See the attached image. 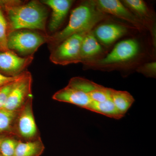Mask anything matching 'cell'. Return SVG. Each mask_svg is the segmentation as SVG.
I'll return each instance as SVG.
<instances>
[{
  "label": "cell",
  "instance_id": "obj_1",
  "mask_svg": "<svg viewBox=\"0 0 156 156\" xmlns=\"http://www.w3.org/2000/svg\"><path fill=\"white\" fill-rule=\"evenodd\" d=\"M8 17V34L20 29L40 30L46 33L48 10L41 2L32 1L1 2Z\"/></svg>",
  "mask_w": 156,
  "mask_h": 156
},
{
  "label": "cell",
  "instance_id": "obj_2",
  "mask_svg": "<svg viewBox=\"0 0 156 156\" xmlns=\"http://www.w3.org/2000/svg\"><path fill=\"white\" fill-rule=\"evenodd\" d=\"M106 16L98 8L96 1H85L72 11L66 27L53 35H49L47 43L53 49L73 35L92 30Z\"/></svg>",
  "mask_w": 156,
  "mask_h": 156
},
{
  "label": "cell",
  "instance_id": "obj_3",
  "mask_svg": "<svg viewBox=\"0 0 156 156\" xmlns=\"http://www.w3.org/2000/svg\"><path fill=\"white\" fill-rule=\"evenodd\" d=\"M71 80L88 94L92 101L90 111L111 118L115 107L111 95V88H106L87 79L75 77Z\"/></svg>",
  "mask_w": 156,
  "mask_h": 156
},
{
  "label": "cell",
  "instance_id": "obj_4",
  "mask_svg": "<svg viewBox=\"0 0 156 156\" xmlns=\"http://www.w3.org/2000/svg\"><path fill=\"white\" fill-rule=\"evenodd\" d=\"M46 34L28 29L18 30L8 34L9 50L22 57L34 56L42 45L48 43Z\"/></svg>",
  "mask_w": 156,
  "mask_h": 156
},
{
  "label": "cell",
  "instance_id": "obj_5",
  "mask_svg": "<svg viewBox=\"0 0 156 156\" xmlns=\"http://www.w3.org/2000/svg\"><path fill=\"white\" fill-rule=\"evenodd\" d=\"M89 32L75 34L62 42L53 48L50 56V61L54 64L62 66L81 62L82 41Z\"/></svg>",
  "mask_w": 156,
  "mask_h": 156
},
{
  "label": "cell",
  "instance_id": "obj_6",
  "mask_svg": "<svg viewBox=\"0 0 156 156\" xmlns=\"http://www.w3.org/2000/svg\"><path fill=\"white\" fill-rule=\"evenodd\" d=\"M138 43L134 39L119 42L105 57L88 63L95 67H105L122 64L132 60L139 53Z\"/></svg>",
  "mask_w": 156,
  "mask_h": 156
},
{
  "label": "cell",
  "instance_id": "obj_7",
  "mask_svg": "<svg viewBox=\"0 0 156 156\" xmlns=\"http://www.w3.org/2000/svg\"><path fill=\"white\" fill-rule=\"evenodd\" d=\"M33 96L18 111L13 135L20 140L29 141L40 137L33 111Z\"/></svg>",
  "mask_w": 156,
  "mask_h": 156
},
{
  "label": "cell",
  "instance_id": "obj_8",
  "mask_svg": "<svg viewBox=\"0 0 156 156\" xmlns=\"http://www.w3.org/2000/svg\"><path fill=\"white\" fill-rule=\"evenodd\" d=\"M32 83L31 74L26 71L17 80L2 109L11 111H19L29 98L33 96Z\"/></svg>",
  "mask_w": 156,
  "mask_h": 156
},
{
  "label": "cell",
  "instance_id": "obj_9",
  "mask_svg": "<svg viewBox=\"0 0 156 156\" xmlns=\"http://www.w3.org/2000/svg\"><path fill=\"white\" fill-rule=\"evenodd\" d=\"M34 56L22 57L11 50L0 51V73L7 76H17L23 73L33 60Z\"/></svg>",
  "mask_w": 156,
  "mask_h": 156
},
{
  "label": "cell",
  "instance_id": "obj_10",
  "mask_svg": "<svg viewBox=\"0 0 156 156\" xmlns=\"http://www.w3.org/2000/svg\"><path fill=\"white\" fill-rule=\"evenodd\" d=\"M96 4L105 14H112L131 23L139 30L145 28L139 19L129 9L118 0H98Z\"/></svg>",
  "mask_w": 156,
  "mask_h": 156
},
{
  "label": "cell",
  "instance_id": "obj_11",
  "mask_svg": "<svg viewBox=\"0 0 156 156\" xmlns=\"http://www.w3.org/2000/svg\"><path fill=\"white\" fill-rule=\"evenodd\" d=\"M73 1L71 0H44L41 2L52 10L48 28L51 32L59 28L67 16Z\"/></svg>",
  "mask_w": 156,
  "mask_h": 156
},
{
  "label": "cell",
  "instance_id": "obj_12",
  "mask_svg": "<svg viewBox=\"0 0 156 156\" xmlns=\"http://www.w3.org/2000/svg\"><path fill=\"white\" fill-rule=\"evenodd\" d=\"M92 31L98 42L109 46L126 34L128 29L121 24L104 23L98 25Z\"/></svg>",
  "mask_w": 156,
  "mask_h": 156
},
{
  "label": "cell",
  "instance_id": "obj_13",
  "mask_svg": "<svg viewBox=\"0 0 156 156\" xmlns=\"http://www.w3.org/2000/svg\"><path fill=\"white\" fill-rule=\"evenodd\" d=\"M103 52V49L92 30L87 33L82 42L80 49L81 62L85 64L95 61Z\"/></svg>",
  "mask_w": 156,
  "mask_h": 156
},
{
  "label": "cell",
  "instance_id": "obj_14",
  "mask_svg": "<svg viewBox=\"0 0 156 156\" xmlns=\"http://www.w3.org/2000/svg\"><path fill=\"white\" fill-rule=\"evenodd\" d=\"M123 2L125 6L133 12L145 28L150 30L152 33L154 32L153 30V16L145 2L142 0H125Z\"/></svg>",
  "mask_w": 156,
  "mask_h": 156
},
{
  "label": "cell",
  "instance_id": "obj_15",
  "mask_svg": "<svg viewBox=\"0 0 156 156\" xmlns=\"http://www.w3.org/2000/svg\"><path fill=\"white\" fill-rule=\"evenodd\" d=\"M44 149L40 137L29 141L20 140L13 156H40Z\"/></svg>",
  "mask_w": 156,
  "mask_h": 156
},
{
  "label": "cell",
  "instance_id": "obj_16",
  "mask_svg": "<svg viewBox=\"0 0 156 156\" xmlns=\"http://www.w3.org/2000/svg\"><path fill=\"white\" fill-rule=\"evenodd\" d=\"M111 95L115 107L123 117L134 101V98L128 92L111 89Z\"/></svg>",
  "mask_w": 156,
  "mask_h": 156
},
{
  "label": "cell",
  "instance_id": "obj_17",
  "mask_svg": "<svg viewBox=\"0 0 156 156\" xmlns=\"http://www.w3.org/2000/svg\"><path fill=\"white\" fill-rule=\"evenodd\" d=\"M18 112L0 109V133L6 132L13 135L14 123Z\"/></svg>",
  "mask_w": 156,
  "mask_h": 156
},
{
  "label": "cell",
  "instance_id": "obj_18",
  "mask_svg": "<svg viewBox=\"0 0 156 156\" xmlns=\"http://www.w3.org/2000/svg\"><path fill=\"white\" fill-rule=\"evenodd\" d=\"M20 140L12 134L6 136L2 141L0 146L2 156H13Z\"/></svg>",
  "mask_w": 156,
  "mask_h": 156
},
{
  "label": "cell",
  "instance_id": "obj_19",
  "mask_svg": "<svg viewBox=\"0 0 156 156\" xmlns=\"http://www.w3.org/2000/svg\"><path fill=\"white\" fill-rule=\"evenodd\" d=\"M8 25L0 6V51H9L8 46Z\"/></svg>",
  "mask_w": 156,
  "mask_h": 156
},
{
  "label": "cell",
  "instance_id": "obj_20",
  "mask_svg": "<svg viewBox=\"0 0 156 156\" xmlns=\"http://www.w3.org/2000/svg\"><path fill=\"white\" fill-rule=\"evenodd\" d=\"M17 80L0 88V109H2L5 105L10 92L15 86Z\"/></svg>",
  "mask_w": 156,
  "mask_h": 156
},
{
  "label": "cell",
  "instance_id": "obj_21",
  "mask_svg": "<svg viewBox=\"0 0 156 156\" xmlns=\"http://www.w3.org/2000/svg\"><path fill=\"white\" fill-rule=\"evenodd\" d=\"M137 72L150 77H155L156 73V62H148L138 68Z\"/></svg>",
  "mask_w": 156,
  "mask_h": 156
},
{
  "label": "cell",
  "instance_id": "obj_22",
  "mask_svg": "<svg viewBox=\"0 0 156 156\" xmlns=\"http://www.w3.org/2000/svg\"><path fill=\"white\" fill-rule=\"evenodd\" d=\"M23 73H22L20 75L17 76L10 77L4 75L3 74L0 73V88L5 86V85L10 83L17 80L20 77V76L22 75Z\"/></svg>",
  "mask_w": 156,
  "mask_h": 156
},
{
  "label": "cell",
  "instance_id": "obj_23",
  "mask_svg": "<svg viewBox=\"0 0 156 156\" xmlns=\"http://www.w3.org/2000/svg\"><path fill=\"white\" fill-rule=\"evenodd\" d=\"M8 135H6L5 134H0V146H1V143H2L3 140ZM0 156H2V154H1V150H0Z\"/></svg>",
  "mask_w": 156,
  "mask_h": 156
}]
</instances>
